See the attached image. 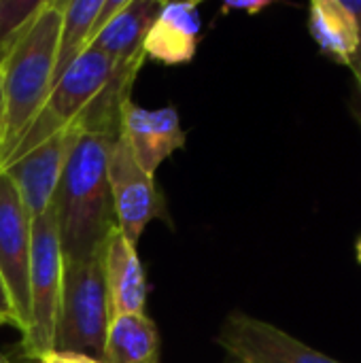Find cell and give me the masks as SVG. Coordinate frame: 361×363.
<instances>
[{"instance_id": "22", "label": "cell", "mask_w": 361, "mask_h": 363, "mask_svg": "<svg viewBox=\"0 0 361 363\" xmlns=\"http://www.w3.org/2000/svg\"><path fill=\"white\" fill-rule=\"evenodd\" d=\"M0 363H11V359H9V357H4V355L0 353Z\"/></svg>"}, {"instance_id": "10", "label": "cell", "mask_w": 361, "mask_h": 363, "mask_svg": "<svg viewBox=\"0 0 361 363\" xmlns=\"http://www.w3.org/2000/svg\"><path fill=\"white\" fill-rule=\"evenodd\" d=\"M119 136L149 177H155V170L174 151L185 147V132L174 108L147 111L132 100H126L121 106Z\"/></svg>"}, {"instance_id": "4", "label": "cell", "mask_w": 361, "mask_h": 363, "mask_svg": "<svg viewBox=\"0 0 361 363\" xmlns=\"http://www.w3.org/2000/svg\"><path fill=\"white\" fill-rule=\"evenodd\" d=\"M62 247L55 213L49 206L32 219L30 251V325L21 334V349L28 359H40L53 351L55 323L62 294Z\"/></svg>"}, {"instance_id": "12", "label": "cell", "mask_w": 361, "mask_h": 363, "mask_svg": "<svg viewBox=\"0 0 361 363\" xmlns=\"http://www.w3.org/2000/svg\"><path fill=\"white\" fill-rule=\"evenodd\" d=\"M200 32L202 19L198 2H162L143 43L145 57L166 66L187 64L198 51Z\"/></svg>"}, {"instance_id": "6", "label": "cell", "mask_w": 361, "mask_h": 363, "mask_svg": "<svg viewBox=\"0 0 361 363\" xmlns=\"http://www.w3.org/2000/svg\"><path fill=\"white\" fill-rule=\"evenodd\" d=\"M106 177L117 228L132 245L140 240L145 228L153 219H170L155 177H149L138 166L121 136H117L111 145Z\"/></svg>"}, {"instance_id": "2", "label": "cell", "mask_w": 361, "mask_h": 363, "mask_svg": "<svg viewBox=\"0 0 361 363\" xmlns=\"http://www.w3.org/2000/svg\"><path fill=\"white\" fill-rule=\"evenodd\" d=\"M66 0H47L0 64V172L53 87V64Z\"/></svg>"}, {"instance_id": "11", "label": "cell", "mask_w": 361, "mask_h": 363, "mask_svg": "<svg viewBox=\"0 0 361 363\" xmlns=\"http://www.w3.org/2000/svg\"><path fill=\"white\" fill-rule=\"evenodd\" d=\"M104 281L111 319L143 315L147 304V277L143 262L119 228H113L104 242Z\"/></svg>"}, {"instance_id": "23", "label": "cell", "mask_w": 361, "mask_h": 363, "mask_svg": "<svg viewBox=\"0 0 361 363\" xmlns=\"http://www.w3.org/2000/svg\"><path fill=\"white\" fill-rule=\"evenodd\" d=\"M226 363H234V362H230V359H228V362H226Z\"/></svg>"}, {"instance_id": "3", "label": "cell", "mask_w": 361, "mask_h": 363, "mask_svg": "<svg viewBox=\"0 0 361 363\" xmlns=\"http://www.w3.org/2000/svg\"><path fill=\"white\" fill-rule=\"evenodd\" d=\"M109 323L104 247L83 259H64L53 351L102 362Z\"/></svg>"}, {"instance_id": "5", "label": "cell", "mask_w": 361, "mask_h": 363, "mask_svg": "<svg viewBox=\"0 0 361 363\" xmlns=\"http://www.w3.org/2000/svg\"><path fill=\"white\" fill-rule=\"evenodd\" d=\"M113 74H115V66L111 64V60L98 51L87 49L51 87L43 108L34 117L28 132L23 134L9 164L32 151L36 145H40L55 132L72 123H79L81 117L87 113V108L109 87Z\"/></svg>"}, {"instance_id": "19", "label": "cell", "mask_w": 361, "mask_h": 363, "mask_svg": "<svg viewBox=\"0 0 361 363\" xmlns=\"http://www.w3.org/2000/svg\"><path fill=\"white\" fill-rule=\"evenodd\" d=\"M38 363H104V362L94 359V357H87V355H79V353H57V351H51V353H47L45 357H40Z\"/></svg>"}, {"instance_id": "20", "label": "cell", "mask_w": 361, "mask_h": 363, "mask_svg": "<svg viewBox=\"0 0 361 363\" xmlns=\"http://www.w3.org/2000/svg\"><path fill=\"white\" fill-rule=\"evenodd\" d=\"M272 2H268V0H251V2H226L223 6H221V11L223 13H230V11H243V13H249V15H257V13H262L264 9H268Z\"/></svg>"}, {"instance_id": "7", "label": "cell", "mask_w": 361, "mask_h": 363, "mask_svg": "<svg viewBox=\"0 0 361 363\" xmlns=\"http://www.w3.org/2000/svg\"><path fill=\"white\" fill-rule=\"evenodd\" d=\"M215 342L234 363H343L243 311L223 319Z\"/></svg>"}, {"instance_id": "16", "label": "cell", "mask_w": 361, "mask_h": 363, "mask_svg": "<svg viewBox=\"0 0 361 363\" xmlns=\"http://www.w3.org/2000/svg\"><path fill=\"white\" fill-rule=\"evenodd\" d=\"M102 0H66L53 64V85L87 51Z\"/></svg>"}, {"instance_id": "1", "label": "cell", "mask_w": 361, "mask_h": 363, "mask_svg": "<svg viewBox=\"0 0 361 363\" xmlns=\"http://www.w3.org/2000/svg\"><path fill=\"white\" fill-rule=\"evenodd\" d=\"M117 136L83 132L55 187V213L62 259H83L104 247L117 228L106 177L109 151Z\"/></svg>"}, {"instance_id": "9", "label": "cell", "mask_w": 361, "mask_h": 363, "mask_svg": "<svg viewBox=\"0 0 361 363\" xmlns=\"http://www.w3.org/2000/svg\"><path fill=\"white\" fill-rule=\"evenodd\" d=\"M83 132L87 130L81 121L72 123L4 166L2 172H6L9 179L15 183L32 219H36L51 206L60 177Z\"/></svg>"}, {"instance_id": "15", "label": "cell", "mask_w": 361, "mask_h": 363, "mask_svg": "<svg viewBox=\"0 0 361 363\" xmlns=\"http://www.w3.org/2000/svg\"><path fill=\"white\" fill-rule=\"evenodd\" d=\"M104 363H160L157 325L143 315L111 319L104 340Z\"/></svg>"}, {"instance_id": "17", "label": "cell", "mask_w": 361, "mask_h": 363, "mask_svg": "<svg viewBox=\"0 0 361 363\" xmlns=\"http://www.w3.org/2000/svg\"><path fill=\"white\" fill-rule=\"evenodd\" d=\"M47 0H0V64L34 23Z\"/></svg>"}, {"instance_id": "13", "label": "cell", "mask_w": 361, "mask_h": 363, "mask_svg": "<svg viewBox=\"0 0 361 363\" xmlns=\"http://www.w3.org/2000/svg\"><path fill=\"white\" fill-rule=\"evenodd\" d=\"M160 9V0H128L126 6L91 38L87 49L106 55L113 66L145 62L143 43Z\"/></svg>"}, {"instance_id": "21", "label": "cell", "mask_w": 361, "mask_h": 363, "mask_svg": "<svg viewBox=\"0 0 361 363\" xmlns=\"http://www.w3.org/2000/svg\"><path fill=\"white\" fill-rule=\"evenodd\" d=\"M355 257H357V262H360L361 266V234L360 238H357V242H355Z\"/></svg>"}, {"instance_id": "8", "label": "cell", "mask_w": 361, "mask_h": 363, "mask_svg": "<svg viewBox=\"0 0 361 363\" xmlns=\"http://www.w3.org/2000/svg\"><path fill=\"white\" fill-rule=\"evenodd\" d=\"M30 251L32 217L15 183L6 172H0V274L17 313L21 334L30 325Z\"/></svg>"}, {"instance_id": "14", "label": "cell", "mask_w": 361, "mask_h": 363, "mask_svg": "<svg viewBox=\"0 0 361 363\" xmlns=\"http://www.w3.org/2000/svg\"><path fill=\"white\" fill-rule=\"evenodd\" d=\"M309 32L326 57L353 68L361 36L345 0H313L309 6Z\"/></svg>"}, {"instance_id": "18", "label": "cell", "mask_w": 361, "mask_h": 363, "mask_svg": "<svg viewBox=\"0 0 361 363\" xmlns=\"http://www.w3.org/2000/svg\"><path fill=\"white\" fill-rule=\"evenodd\" d=\"M0 325H11L15 330H21L17 313H15L11 296H9V289H6V285L2 281V274H0Z\"/></svg>"}]
</instances>
